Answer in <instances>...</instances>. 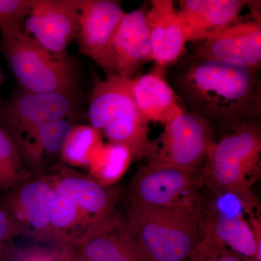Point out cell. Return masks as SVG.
<instances>
[{
    "instance_id": "obj_4",
    "label": "cell",
    "mask_w": 261,
    "mask_h": 261,
    "mask_svg": "<svg viewBox=\"0 0 261 261\" xmlns=\"http://www.w3.org/2000/svg\"><path fill=\"white\" fill-rule=\"evenodd\" d=\"M0 49L24 92L78 94L80 75L71 58L51 54L22 29H0Z\"/></svg>"
},
{
    "instance_id": "obj_18",
    "label": "cell",
    "mask_w": 261,
    "mask_h": 261,
    "mask_svg": "<svg viewBox=\"0 0 261 261\" xmlns=\"http://www.w3.org/2000/svg\"><path fill=\"white\" fill-rule=\"evenodd\" d=\"M149 29L151 59L166 68L178 61L185 51L187 42L171 0H152L146 13Z\"/></svg>"
},
{
    "instance_id": "obj_11",
    "label": "cell",
    "mask_w": 261,
    "mask_h": 261,
    "mask_svg": "<svg viewBox=\"0 0 261 261\" xmlns=\"http://www.w3.org/2000/svg\"><path fill=\"white\" fill-rule=\"evenodd\" d=\"M146 13L142 6L125 13L99 65L105 73L132 80L142 65L152 61Z\"/></svg>"
},
{
    "instance_id": "obj_25",
    "label": "cell",
    "mask_w": 261,
    "mask_h": 261,
    "mask_svg": "<svg viewBox=\"0 0 261 261\" xmlns=\"http://www.w3.org/2000/svg\"><path fill=\"white\" fill-rule=\"evenodd\" d=\"M187 261H244L227 247L202 237Z\"/></svg>"
},
{
    "instance_id": "obj_1",
    "label": "cell",
    "mask_w": 261,
    "mask_h": 261,
    "mask_svg": "<svg viewBox=\"0 0 261 261\" xmlns=\"http://www.w3.org/2000/svg\"><path fill=\"white\" fill-rule=\"evenodd\" d=\"M259 68L221 61L194 60L176 78L178 97L189 111L231 128L258 121L261 114Z\"/></svg>"
},
{
    "instance_id": "obj_20",
    "label": "cell",
    "mask_w": 261,
    "mask_h": 261,
    "mask_svg": "<svg viewBox=\"0 0 261 261\" xmlns=\"http://www.w3.org/2000/svg\"><path fill=\"white\" fill-rule=\"evenodd\" d=\"M202 237L223 244L244 261H261L260 215L251 216L247 221L203 214Z\"/></svg>"
},
{
    "instance_id": "obj_17",
    "label": "cell",
    "mask_w": 261,
    "mask_h": 261,
    "mask_svg": "<svg viewBox=\"0 0 261 261\" xmlns=\"http://www.w3.org/2000/svg\"><path fill=\"white\" fill-rule=\"evenodd\" d=\"M74 125L70 118L48 122L15 140L33 176L47 175L61 163L62 150Z\"/></svg>"
},
{
    "instance_id": "obj_22",
    "label": "cell",
    "mask_w": 261,
    "mask_h": 261,
    "mask_svg": "<svg viewBox=\"0 0 261 261\" xmlns=\"http://www.w3.org/2000/svg\"><path fill=\"white\" fill-rule=\"evenodd\" d=\"M102 136L89 125H74L65 141L61 161L70 166L88 167L104 145Z\"/></svg>"
},
{
    "instance_id": "obj_7",
    "label": "cell",
    "mask_w": 261,
    "mask_h": 261,
    "mask_svg": "<svg viewBox=\"0 0 261 261\" xmlns=\"http://www.w3.org/2000/svg\"><path fill=\"white\" fill-rule=\"evenodd\" d=\"M205 186L202 169L189 170L149 162L140 166L130 182V205L163 206L200 198Z\"/></svg>"
},
{
    "instance_id": "obj_10",
    "label": "cell",
    "mask_w": 261,
    "mask_h": 261,
    "mask_svg": "<svg viewBox=\"0 0 261 261\" xmlns=\"http://www.w3.org/2000/svg\"><path fill=\"white\" fill-rule=\"evenodd\" d=\"M79 28L78 0H33L23 32L51 54L67 58Z\"/></svg>"
},
{
    "instance_id": "obj_6",
    "label": "cell",
    "mask_w": 261,
    "mask_h": 261,
    "mask_svg": "<svg viewBox=\"0 0 261 261\" xmlns=\"http://www.w3.org/2000/svg\"><path fill=\"white\" fill-rule=\"evenodd\" d=\"M149 162L189 170L202 169L216 143L212 126L185 109L165 125Z\"/></svg>"
},
{
    "instance_id": "obj_24",
    "label": "cell",
    "mask_w": 261,
    "mask_h": 261,
    "mask_svg": "<svg viewBox=\"0 0 261 261\" xmlns=\"http://www.w3.org/2000/svg\"><path fill=\"white\" fill-rule=\"evenodd\" d=\"M33 176L14 140L0 126V193L10 191Z\"/></svg>"
},
{
    "instance_id": "obj_5",
    "label": "cell",
    "mask_w": 261,
    "mask_h": 261,
    "mask_svg": "<svg viewBox=\"0 0 261 261\" xmlns=\"http://www.w3.org/2000/svg\"><path fill=\"white\" fill-rule=\"evenodd\" d=\"M216 142L202 167L209 190H250L260 177L261 130L258 121L241 123Z\"/></svg>"
},
{
    "instance_id": "obj_28",
    "label": "cell",
    "mask_w": 261,
    "mask_h": 261,
    "mask_svg": "<svg viewBox=\"0 0 261 261\" xmlns=\"http://www.w3.org/2000/svg\"><path fill=\"white\" fill-rule=\"evenodd\" d=\"M17 261H55V260L44 252H32L27 257L23 256L18 258Z\"/></svg>"
},
{
    "instance_id": "obj_2",
    "label": "cell",
    "mask_w": 261,
    "mask_h": 261,
    "mask_svg": "<svg viewBox=\"0 0 261 261\" xmlns=\"http://www.w3.org/2000/svg\"><path fill=\"white\" fill-rule=\"evenodd\" d=\"M200 198L163 206L128 205L125 221L149 261H187L202 238Z\"/></svg>"
},
{
    "instance_id": "obj_3",
    "label": "cell",
    "mask_w": 261,
    "mask_h": 261,
    "mask_svg": "<svg viewBox=\"0 0 261 261\" xmlns=\"http://www.w3.org/2000/svg\"><path fill=\"white\" fill-rule=\"evenodd\" d=\"M105 73V78L94 80L87 112L89 126L110 143L128 147L133 161L150 159L156 144L149 139V122L136 105L130 80Z\"/></svg>"
},
{
    "instance_id": "obj_14",
    "label": "cell",
    "mask_w": 261,
    "mask_h": 261,
    "mask_svg": "<svg viewBox=\"0 0 261 261\" xmlns=\"http://www.w3.org/2000/svg\"><path fill=\"white\" fill-rule=\"evenodd\" d=\"M248 1L183 0L178 17L186 42H202L224 32L242 18Z\"/></svg>"
},
{
    "instance_id": "obj_16",
    "label": "cell",
    "mask_w": 261,
    "mask_h": 261,
    "mask_svg": "<svg viewBox=\"0 0 261 261\" xmlns=\"http://www.w3.org/2000/svg\"><path fill=\"white\" fill-rule=\"evenodd\" d=\"M66 249L80 261H149L118 218Z\"/></svg>"
},
{
    "instance_id": "obj_23",
    "label": "cell",
    "mask_w": 261,
    "mask_h": 261,
    "mask_svg": "<svg viewBox=\"0 0 261 261\" xmlns=\"http://www.w3.org/2000/svg\"><path fill=\"white\" fill-rule=\"evenodd\" d=\"M133 161L130 149L120 144H104L89 168L92 177L106 186H112L124 174Z\"/></svg>"
},
{
    "instance_id": "obj_9",
    "label": "cell",
    "mask_w": 261,
    "mask_h": 261,
    "mask_svg": "<svg viewBox=\"0 0 261 261\" xmlns=\"http://www.w3.org/2000/svg\"><path fill=\"white\" fill-rule=\"evenodd\" d=\"M48 175L55 191L68 196L73 201L87 233L118 218L116 205L119 190L116 187L103 185L91 176L78 173L61 163Z\"/></svg>"
},
{
    "instance_id": "obj_15",
    "label": "cell",
    "mask_w": 261,
    "mask_h": 261,
    "mask_svg": "<svg viewBox=\"0 0 261 261\" xmlns=\"http://www.w3.org/2000/svg\"><path fill=\"white\" fill-rule=\"evenodd\" d=\"M80 28L76 41L84 56L100 65L125 12L113 0H78Z\"/></svg>"
},
{
    "instance_id": "obj_21",
    "label": "cell",
    "mask_w": 261,
    "mask_h": 261,
    "mask_svg": "<svg viewBox=\"0 0 261 261\" xmlns=\"http://www.w3.org/2000/svg\"><path fill=\"white\" fill-rule=\"evenodd\" d=\"M211 197L203 214L221 218H241L247 220L260 215V207L251 190L243 189L210 190Z\"/></svg>"
},
{
    "instance_id": "obj_29",
    "label": "cell",
    "mask_w": 261,
    "mask_h": 261,
    "mask_svg": "<svg viewBox=\"0 0 261 261\" xmlns=\"http://www.w3.org/2000/svg\"><path fill=\"white\" fill-rule=\"evenodd\" d=\"M62 261H80L70 250L65 249L62 252Z\"/></svg>"
},
{
    "instance_id": "obj_19",
    "label": "cell",
    "mask_w": 261,
    "mask_h": 261,
    "mask_svg": "<svg viewBox=\"0 0 261 261\" xmlns=\"http://www.w3.org/2000/svg\"><path fill=\"white\" fill-rule=\"evenodd\" d=\"M164 67L130 80L136 105L149 122L166 125L185 108L181 99L164 78Z\"/></svg>"
},
{
    "instance_id": "obj_8",
    "label": "cell",
    "mask_w": 261,
    "mask_h": 261,
    "mask_svg": "<svg viewBox=\"0 0 261 261\" xmlns=\"http://www.w3.org/2000/svg\"><path fill=\"white\" fill-rule=\"evenodd\" d=\"M79 113L77 95L21 90L0 102V126L16 140L37 127Z\"/></svg>"
},
{
    "instance_id": "obj_30",
    "label": "cell",
    "mask_w": 261,
    "mask_h": 261,
    "mask_svg": "<svg viewBox=\"0 0 261 261\" xmlns=\"http://www.w3.org/2000/svg\"><path fill=\"white\" fill-rule=\"evenodd\" d=\"M2 81H3V76H2L1 68H0V88H1ZM0 102H1V100H0Z\"/></svg>"
},
{
    "instance_id": "obj_27",
    "label": "cell",
    "mask_w": 261,
    "mask_h": 261,
    "mask_svg": "<svg viewBox=\"0 0 261 261\" xmlns=\"http://www.w3.org/2000/svg\"><path fill=\"white\" fill-rule=\"evenodd\" d=\"M22 231L6 205L0 200V261L6 260L13 239Z\"/></svg>"
},
{
    "instance_id": "obj_12",
    "label": "cell",
    "mask_w": 261,
    "mask_h": 261,
    "mask_svg": "<svg viewBox=\"0 0 261 261\" xmlns=\"http://www.w3.org/2000/svg\"><path fill=\"white\" fill-rule=\"evenodd\" d=\"M251 13L224 32L200 42L192 61H221L260 69L261 21L258 6L250 2Z\"/></svg>"
},
{
    "instance_id": "obj_13",
    "label": "cell",
    "mask_w": 261,
    "mask_h": 261,
    "mask_svg": "<svg viewBox=\"0 0 261 261\" xmlns=\"http://www.w3.org/2000/svg\"><path fill=\"white\" fill-rule=\"evenodd\" d=\"M54 187L49 175L33 176L6 192L1 201L23 236L51 242L50 212Z\"/></svg>"
},
{
    "instance_id": "obj_26",
    "label": "cell",
    "mask_w": 261,
    "mask_h": 261,
    "mask_svg": "<svg viewBox=\"0 0 261 261\" xmlns=\"http://www.w3.org/2000/svg\"><path fill=\"white\" fill-rule=\"evenodd\" d=\"M33 0H0V29L18 28L23 30Z\"/></svg>"
}]
</instances>
